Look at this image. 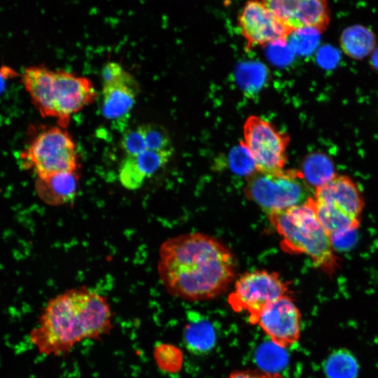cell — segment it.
<instances>
[{"instance_id": "1", "label": "cell", "mask_w": 378, "mask_h": 378, "mask_svg": "<svg viewBox=\"0 0 378 378\" xmlns=\"http://www.w3.org/2000/svg\"><path fill=\"white\" fill-rule=\"evenodd\" d=\"M230 250L217 239L200 232L167 239L160 248L158 272L171 295L188 301L214 298L235 275Z\"/></svg>"}, {"instance_id": "2", "label": "cell", "mask_w": 378, "mask_h": 378, "mask_svg": "<svg viewBox=\"0 0 378 378\" xmlns=\"http://www.w3.org/2000/svg\"><path fill=\"white\" fill-rule=\"evenodd\" d=\"M113 327L111 307L104 295L72 288L47 302L29 339L40 354L60 356L80 342L108 335Z\"/></svg>"}, {"instance_id": "3", "label": "cell", "mask_w": 378, "mask_h": 378, "mask_svg": "<svg viewBox=\"0 0 378 378\" xmlns=\"http://www.w3.org/2000/svg\"><path fill=\"white\" fill-rule=\"evenodd\" d=\"M22 82L31 100L43 117L57 119L65 128L71 116L97 97L92 82L71 72L43 66L27 68Z\"/></svg>"}, {"instance_id": "4", "label": "cell", "mask_w": 378, "mask_h": 378, "mask_svg": "<svg viewBox=\"0 0 378 378\" xmlns=\"http://www.w3.org/2000/svg\"><path fill=\"white\" fill-rule=\"evenodd\" d=\"M288 253L308 255L314 266L328 274L339 267L330 237L316 216L313 197L302 204L267 216Z\"/></svg>"}, {"instance_id": "5", "label": "cell", "mask_w": 378, "mask_h": 378, "mask_svg": "<svg viewBox=\"0 0 378 378\" xmlns=\"http://www.w3.org/2000/svg\"><path fill=\"white\" fill-rule=\"evenodd\" d=\"M313 203L318 220L330 234L360 225L364 200L356 183L347 176L336 174L314 188Z\"/></svg>"}, {"instance_id": "6", "label": "cell", "mask_w": 378, "mask_h": 378, "mask_svg": "<svg viewBox=\"0 0 378 378\" xmlns=\"http://www.w3.org/2000/svg\"><path fill=\"white\" fill-rule=\"evenodd\" d=\"M311 188L300 170L255 172L247 177L244 192L268 216L305 203L314 195Z\"/></svg>"}, {"instance_id": "7", "label": "cell", "mask_w": 378, "mask_h": 378, "mask_svg": "<svg viewBox=\"0 0 378 378\" xmlns=\"http://www.w3.org/2000/svg\"><path fill=\"white\" fill-rule=\"evenodd\" d=\"M20 160L36 177L61 172H75L78 157L74 141L64 128L51 127L40 132L21 153Z\"/></svg>"}, {"instance_id": "8", "label": "cell", "mask_w": 378, "mask_h": 378, "mask_svg": "<svg viewBox=\"0 0 378 378\" xmlns=\"http://www.w3.org/2000/svg\"><path fill=\"white\" fill-rule=\"evenodd\" d=\"M289 142L286 132L260 116L250 115L244 123L240 144L251 156L258 172L272 174L285 169Z\"/></svg>"}, {"instance_id": "9", "label": "cell", "mask_w": 378, "mask_h": 378, "mask_svg": "<svg viewBox=\"0 0 378 378\" xmlns=\"http://www.w3.org/2000/svg\"><path fill=\"white\" fill-rule=\"evenodd\" d=\"M288 286L278 273L254 270L242 274L235 282L227 302L236 312H245L256 324L261 311L270 303L287 295Z\"/></svg>"}, {"instance_id": "10", "label": "cell", "mask_w": 378, "mask_h": 378, "mask_svg": "<svg viewBox=\"0 0 378 378\" xmlns=\"http://www.w3.org/2000/svg\"><path fill=\"white\" fill-rule=\"evenodd\" d=\"M102 78L103 115L115 123L126 120L139 92L136 80L115 62H109L104 66Z\"/></svg>"}, {"instance_id": "11", "label": "cell", "mask_w": 378, "mask_h": 378, "mask_svg": "<svg viewBox=\"0 0 378 378\" xmlns=\"http://www.w3.org/2000/svg\"><path fill=\"white\" fill-rule=\"evenodd\" d=\"M237 21L248 48L286 41L292 34L261 0L246 1Z\"/></svg>"}, {"instance_id": "12", "label": "cell", "mask_w": 378, "mask_h": 378, "mask_svg": "<svg viewBox=\"0 0 378 378\" xmlns=\"http://www.w3.org/2000/svg\"><path fill=\"white\" fill-rule=\"evenodd\" d=\"M292 33L313 29L322 33L331 20L328 0H261Z\"/></svg>"}, {"instance_id": "13", "label": "cell", "mask_w": 378, "mask_h": 378, "mask_svg": "<svg viewBox=\"0 0 378 378\" xmlns=\"http://www.w3.org/2000/svg\"><path fill=\"white\" fill-rule=\"evenodd\" d=\"M300 323V312L288 295L267 304L256 322L272 342L281 348L289 347L299 340Z\"/></svg>"}, {"instance_id": "14", "label": "cell", "mask_w": 378, "mask_h": 378, "mask_svg": "<svg viewBox=\"0 0 378 378\" xmlns=\"http://www.w3.org/2000/svg\"><path fill=\"white\" fill-rule=\"evenodd\" d=\"M173 153L146 150L135 156H125L118 169L120 184L129 190L139 189L148 178L167 164Z\"/></svg>"}, {"instance_id": "15", "label": "cell", "mask_w": 378, "mask_h": 378, "mask_svg": "<svg viewBox=\"0 0 378 378\" xmlns=\"http://www.w3.org/2000/svg\"><path fill=\"white\" fill-rule=\"evenodd\" d=\"M78 174L75 172H61L36 177V192L45 203L59 206L71 202L78 192Z\"/></svg>"}, {"instance_id": "16", "label": "cell", "mask_w": 378, "mask_h": 378, "mask_svg": "<svg viewBox=\"0 0 378 378\" xmlns=\"http://www.w3.org/2000/svg\"><path fill=\"white\" fill-rule=\"evenodd\" d=\"M183 342L192 353L202 354L209 351L216 343V332L209 321L193 315L185 326Z\"/></svg>"}, {"instance_id": "17", "label": "cell", "mask_w": 378, "mask_h": 378, "mask_svg": "<svg viewBox=\"0 0 378 378\" xmlns=\"http://www.w3.org/2000/svg\"><path fill=\"white\" fill-rule=\"evenodd\" d=\"M373 32L368 28L354 25L347 27L340 37L343 51L353 58H363L370 53L375 46Z\"/></svg>"}, {"instance_id": "18", "label": "cell", "mask_w": 378, "mask_h": 378, "mask_svg": "<svg viewBox=\"0 0 378 378\" xmlns=\"http://www.w3.org/2000/svg\"><path fill=\"white\" fill-rule=\"evenodd\" d=\"M300 172L307 183L314 188L328 182L336 175L331 160L326 155L318 153L306 157Z\"/></svg>"}, {"instance_id": "19", "label": "cell", "mask_w": 378, "mask_h": 378, "mask_svg": "<svg viewBox=\"0 0 378 378\" xmlns=\"http://www.w3.org/2000/svg\"><path fill=\"white\" fill-rule=\"evenodd\" d=\"M323 370L327 378H356L359 365L354 355L348 349H335L325 360Z\"/></svg>"}, {"instance_id": "20", "label": "cell", "mask_w": 378, "mask_h": 378, "mask_svg": "<svg viewBox=\"0 0 378 378\" xmlns=\"http://www.w3.org/2000/svg\"><path fill=\"white\" fill-rule=\"evenodd\" d=\"M147 149L153 151L174 152L171 137L163 126L155 123L141 125Z\"/></svg>"}, {"instance_id": "21", "label": "cell", "mask_w": 378, "mask_h": 378, "mask_svg": "<svg viewBox=\"0 0 378 378\" xmlns=\"http://www.w3.org/2000/svg\"><path fill=\"white\" fill-rule=\"evenodd\" d=\"M121 148L125 156H135L148 150L141 125L123 134Z\"/></svg>"}, {"instance_id": "22", "label": "cell", "mask_w": 378, "mask_h": 378, "mask_svg": "<svg viewBox=\"0 0 378 378\" xmlns=\"http://www.w3.org/2000/svg\"><path fill=\"white\" fill-rule=\"evenodd\" d=\"M230 167L236 174L247 177L256 172L251 156L240 143L239 147L230 154Z\"/></svg>"}, {"instance_id": "23", "label": "cell", "mask_w": 378, "mask_h": 378, "mask_svg": "<svg viewBox=\"0 0 378 378\" xmlns=\"http://www.w3.org/2000/svg\"><path fill=\"white\" fill-rule=\"evenodd\" d=\"M227 378H282L279 374L244 370L233 372Z\"/></svg>"}]
</instances>
